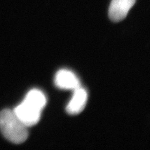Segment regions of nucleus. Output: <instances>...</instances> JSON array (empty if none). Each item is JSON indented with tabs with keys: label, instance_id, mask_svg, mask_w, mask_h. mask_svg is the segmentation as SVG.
Wrapping results in <instances>:
<instances>
[{
	"label": "nucleus",
	"instance_id": "obj_3",
	"mask_svg": "<svg viewBox=\"0 0 150 150\" xmlns=\"http://www.w3.org/2000/svg\"><path fill=\"white\" fill-rule=\"evenodd\" d=\"M135 2L136 0H112L108 11L111 20L114 22L123 20Z\"/></svg>",
	"mask_w": 150,
	"mask_h": 150
},
{
	"label": "nucleus",
	"instance_id": "obj_6",
	"mask_svg": "<svg viewBox=\"0 0 150 150\" xmlns=\"http://www.w3.org/2000/svg\"><path fill=\"white\" fill-rule=\"evenodd\" d=\"M24 100L35 105L41 111L43 110L46 105V98L45 94L36 89H33L28 92Z\"/></svg>",
	"mask_w": 150,
	"mask_h": 150
},
{
	"label": "nucleus",
	"instance_id": "obj_1",
	"mask_svg": "<svg viewBox=\"0 0 150 150\" xmlns=\"http://www.w3.org/2000/svg\"><path fill=\"white\" fill-rule=\"evenodd\" d=\"M0 131L8 141L15 144L24 143L28 137V127L9 109L0 112Z\"/></svg>",
	"mask_w": 150,
	"mask_h": 150
},
{
	"label": "nucleus",
	"instance_id": "obj_2",
	"mask_svg": "<svg viewBox=\"0 0 150 150\" xmlns=\"http://www.w3.org/2000/svg\"><path fill=\"white\" fill-rule=\"evenodd\" d=\"M13 111L28 128L36 125L41 118V110L25 100L18 105Z\"/></svg>",
	"mask_w": 150,
	"mask_h": 150
},
{
	"label": "nucleus",
	"instance_id": "obj_4",
	"mask_svg": "<svg viewBox=\"0 0 150 150\" xmlns=\"http://www.w3.org/2000/svg\"><path fill=\"white\" fill-rule=\"evenodd\" d=\"M54 83L56 86L62 90H74L81 86L76 74L68 69H61L56 73Z\"/></svg>",
	"mask_w": 150,
	"mask_h": 150
},
{
	"label": "nucleus",
	"instance_id": "obj_5",
	"mask_svg": "<svg viewBox=\"0 0 150 150\" xmlns=\"http://www.w3.org/2000/svg\"><path fill=\"white\" fill-rule=\"evenodd\" d=\"M73 95L67 106V112L69 115H78L84 110L88 100V93L85 89L79 86L75 89Z\"/></svg>",
	"mask_w": 150,
	"mask_h": 150
}]
</instances>
